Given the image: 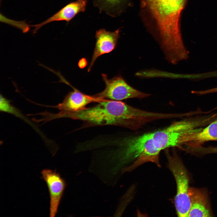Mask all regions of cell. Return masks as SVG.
<instances>
[{"instance_id":"8992f818","label":"cell","mask_w":217,"mask_h":217,"mask_svg":"<svg viewBox=\"0 0 217 217\" xmlns=\"http://www.w3.org/2000/svg\"><path fill=\"white\" fill-rule=\"evenodd\" d=\"M42 177L48 187L50 198V216L56 215L65 188V182L55 171L44 169L41 172Z\"/></svg>"},{"instance_id":"5b68a950","label":"cell","mask_w":217,"mask_h":217,"mask_svg":"<svg viewBox=\"0 0 217 217\" xmlns=\"http://www.w3.org/2000/svg\"><path fill=\"white\" fill-rule=\"evenodd\" d=\"M217 141V117L210 124L184 132L179 139L180 147L196 148L209 141Z\"/></svg>"},{"instance_id":"7a4b0ae2","label":"cell","mask_w":217,"mask_h":217,"mask_svg":"<svg viewBox=\"0 0 217 217\" xmlns=\"http://www.w3.org/2000/svg\"><path fill=\"white\" fill-rule=\"evenodd\" d=\"M186 0H143L156 22L159 42L164 53L175 55L186 47L179 25L181 14Z\"/></svg>"},{"instance_id":"30bf717a","label":"cell","mask_w":217,"mask_h":217,"mask_svg":"<svg viewBox=\"0 0 217 217\" xmlns=\"http://www.w3.org/2000/svg\"><path fill=\"white\" fill-rule=\"evenodd\" d=\"M103 99L87 95L74 89L67 94L61 103L55 107L60 112H75L84 108L89 103L98 102Z\"/></svg>"},{"instance_id":"6da1fadb","label":"cell","mask_w":217,"mask_h":217,"mask_svg":"<svg viewBox=\"0 0 217 217\" xmlns=\"http://www.w3.org/2000/svg\"><path fill=\"white\" fill-rule=\"evenodd\" d=\"M96 105L73 112H60L57 118H70L91 125H117L140 128L154 119V112L137 108L120 101L104 99Z\"/></svg>"},{"instance_id":"5bb4252c","label":"cell","mask_w":217,"mask_h":217,"mask_svg":"<svg viewBox=\"0 0 217 217\" xmlns=\"http://www.w3.org/2000/svg\"><path fill=\"white\" fill-rule=\"evenodd\" d=\"M2 1V0H0L1 2Z\"/></svg>"},{"instance_id":"ba28073f","label":"cell","mask_w":217,"mask_h":217,"mask_svg":"<svg viewBox=\"0 0 217 217\" xmlns=\"http://www.w3.org/2000/svg\"><path fill=\"white\" fill-rule=\"evenodd\" d=\"M191 205L188 217L213 216L208 193L204 189L190 187Z\"/></svg>"},{"instance_id":"8fae6325","label":"cell","mask_w":217,"mask_h":217,"mask_svg":"<svg viewBox=\"0 0 217 217\" xmlns=\"http://www.w3.org/2000/svg\"><path fill=\"white\" fill-rule=\"evenodd\" d=\"M123 0H93L94 6L100 12H103L112 17L115 16L119 7Z\"/></svg>"},{"instance_id":"52a82bcc","label":"cell","mask_w":217,"mask_h":217,"mask_svg":"<svg viewBox=\"0 0 217 217\" xmlns=\"http://www.w3.org/2000/svg\"><path fill=\"white\" fill-rule=\"evenodd\" d=\"M119 37V29L114 32H110L104 29H101L96 32L95 46L88 68V72L90 71L98 57L109 53L115 49Z\"/></svg>"},{"instance_id":"7c38bea8","label":"cell","mask_w":217,"mask_h":217,"mask_svg":"<svg viewBox=\"0 0 217 217\" xmlns=\"http://www.w3.org/2000/svg\"><path fill=\"white\" fill-rule=\"evenodd\" d=\"M195 93L198 95H204L217 93V87L203 90H195Z\"/></svg>"},{"instance_id":"9c48e42d","label":"cell","mask_w":217,"mask_h":217,"mask_svg":"<svg viewBox=\"0 0 217 217\" xmlns=\"http://www.w3.org/2000/svg\"><path fill=\"white\" fill-rule=\"evenodd\" d=\"M87 0H77L68 4L52 16L38 24L30 25L34 28L33 33L44 25L54 21H65L69 22L78 13L85 11L87 3Z\"/></svg>"},{"instance_id":"4fadbf2b","label":"cell","mask_w":217,"mask_h":217,"mask_svg":"<svg viewBox=\"0 0 217 217\" xmlns=\"http://www.w3.org/2000/svg\"><path fill=\"white\" fill-rule=\"evenodd\" d=\"M213 152L215 153H217V147H215L213 148Z\"/></svg>"},{"instance_id":"277c9868","label":"cell","mask_w":217,"mask_h":217,"mask_svg":"<svg viewBox=\"0 0 217 217\" xmlns=\"http://www.w3.org/2000/svg\"><path fill=\"white\" fill-rule=\"evenodd\" d=\"M102 76L105 83V88L103 91L93 95L96 97L120 101L129 98L143 99L150 95L134 88L121 76L111 79H108L107 75L104 74H102Z\"/></svg>"},{"instance_id":"3957f363","label":"cell","mask_w":217,"mask_h":217,"mask_svg":"<svg viewBox=\"0 0 217 217\" xmlns=\"http://www.w3.org/2000/svg\"><path fill=\"white\" fill-rule=\"evenodd\" d=\"M166 154L168 168L176 183L177 191L174 202L177 214L179 217H188L191 205L188 172L180 158L176 153L173 152L171 155L167 152Z\"/></svg>"}]
</instances>
